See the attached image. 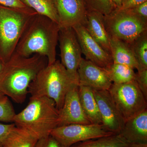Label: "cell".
<instances>
[{
	"label": "cell",
	"mask_w": 147,
	"mask_h": 147,
	"mask_svg": "<svg viewBox=\"0 0 147 147\" xmlns=\"http://www.w3.org/2000/svg\"><path fill=\"white\" fill-rule=\"evenodd\" d=\"M47 64V58L42 55L24 57L13 54L0 74V91L16 103H23L30 84Z\"/></svg>",
	"instance_id": "cell-1"
},
{
	"label": "cell",
	"mask_w": 147,
	"mask_h": 147,
	"mask_svg": "<svg viewBox=\"0 0 147 147\" xmlns=\"http://www.w3.org/2000/svg\"><path fill=\"white\" fill-rule=\"evenodd\" d=\"M59 30L57 23L36 13L27 25L13 54L24 57L39 54L47 58V65L52 64L57 60Z\"/></svg>",
	"instance_id": "cell-2"
},
{
	"label": "cell",
	"mask_w": 147,
	"mask_h": 147,
	"mask_svg": "<svg viewBox=\"0 0 147 147\" xmlns=\"http://www.w3.org/2000/svg\"><path fill=\"white\" fill-rule=\"evenodd\" d=\"M79 85V79L69 73L61 61L47 65L37 74L29 86L32 97H46L54 100L59 111L67 92Z\"/></svg>",
	"instance_id": "cell-3"
},
{
	"label": "cell",
	"mask_w": 147,
	"mask_h": 147,
	"mask_svg": "<svg viewBox=\"0 0 147 147\" xmlns=\"http://www.w3.org/2000/svg\"><path fill=\"white\" fill-rule=\"evenodd\" d=\"M59 120V111L53 99L31 96L28 105L16 114L13 122L39 139L49 136L58 126Z\"/></svg>",
	"instance_id": "cell-4"
},
{
	"label": "cell",
	"mask_w": 147,
	"mask_h": 147,
	"mask_svg": "<svg viewBox=\"0 0 147 147\" xmlns=\"http://www.w3.org/2000/svg\"><path fill=\"white\" fill-rule=\"evenodd\" d=\"M36 12L0 5V60L5 64L13 55L30 20Z\"/></svg>",
	"instance_id": "cell-5"
},
{
	"label": "cell",
	"mask_w": 147,
	"mask_h": 147,
	"mask_svg": "<svg viewBox=\"0 0 147 147\" xmlns=\"http://www.w3.org/2000/svg\"><path fill=\"white\" fill-rule=\"evenodd\" d=\"M104 24L109 36L129 44L147 31V20L129 9L116 8L110 14L104 15Z\"/></svg>",
	"instance_id": "cell-6"
},
{
	"label": "cell",
	"mask_w": 147,
	"mask_h": 147,
	"mask_svg": "<svg viewBox=\"0 0 147 147\" xmlns=\"http://www.w3.org/2000/svg\"><path fill=\"white\" fill-rule=\"evenodd\" d=\"M108 91L125 121L147 110V99L135 80L113 83Z\"/></svg>",
	"instance_id": "cell-7"
},
{
	"label": "cell",
	"mask_w": 147,
	"mask_h": 147,
	"mask_svg": "<svg viewBox=\"0 0 147 147\" xmlns=\"http://www.w3.org/2000/svg\"><path fill=\"white\" fill-rule=\"evenodd\" d=\"M114 134L107 130L102 124H73L57 127L50 135L63 147H70L79 142Z\"/></svg>",
	"instance_id": "cell-8"
},
{
	"label": "cell",
	"mask_w": 147,
	"mask_h": 147,
	"mask_svg": "<svg viewBox=\"0 0 147 147\" xmlns=\"http://www.w3.org/2000/svg\"><path fill=\"white\" fill-rule=\"evenodd\" d=\"M58 42L59 43L61 63L72 76L78 78L77 70L82 58V53L73 28L60 29Z\"/></svg>",
	"instance_id": "cell-9"
},
{
	"label": "cell",
	"mask_w": 147,
	"mask_h": 147,
	"mask_svg": "<svg viewBox=\"0 0 147 147\" xmlns=\"http://www.w3.org/2000/svg\"><path fill=\"white\" fill-rule=\"evenodd\" d=\"M97 102L101 124L108 131L120 134L124 125V119L119 112L108 90L93 89Z\"/></svg>",
	"instance_id": "cell-10"
},
{
	"label": "cell",
	"mask_w": 147,
	"mask_h": 147,
	"mask_svg": "<svg viewBox=\"0 0 147 147\" xmlns=\"http://www.w3.org/2000/svg\"><path fill=\"white\" fill-rule=\"evenodd\" d=\"M72 28L86 59L103 68L113 63L111 55L91 36L84 26L79 24Z\"/></svg>",
	"instance_id": "cell-11"
},
{
	"label": "cell",
	"mask_w": 147,
	"mask_h": 147,
	"mask_svg": "<svg viewBox=\"0 0 147 147\" xmlns=\"http://www.w3.org/2000/svg\"><path fill=\"white\" fill-rule=\"evenodd\" d=\"M59 16L60 29L84 26L87 8L85 0H53Z\"/></svg>",
	"instance_id": "cell-12"
},
{
	"label": "cell",
	"mask_w": 147,
	"mask_h": 147,
	"mask_svg": "<svg viewBox=\"0 0 147 147\" xmlns=\"http://www.w3.org/2000/svg\"><path fill=\"white\" fill-rule=\"evenodd\" d=\"M79 85L97 90H108L113 84L105 69L82 58L77 70Z\"/></svg>",
	"instance_id": "cell-13"
},
{
	"label": "cell",
	"mask_w": 147,
	"mask_h": 147,
	"mask_svg": "<svg viewBox=\"0 0 147 147\" xmlns=\"http://www.w3.org/2000/svg\"><path fill=\"white\" fill-rule=\"evenodd\" d=\"M79 86L72 87L66 95L63 105L59 111L57 127L73 124H91L85 115L80 103Z\"/></svg>",
	"instance_id": "cell-14"
},
{
	"label": "cell",
	"mask_w": 147,
	"mask_h": 147,
	"mask_svg": "<svg viewBox=\"0 0 147 147\" xmlns=\"http://www.w3.org/2000/svg\"><path fill=\"white\" fill-rule=\"evenodd\" d=\"M119 134L129 144H147V109L125 121Z\"/></svg>",
	"instance_id": "cell-15"
},
{
	"label": "cell",
	"mask_w": 147,
	"mask_h": 147,
	"mask_svg": "<svg viewBox=\"0 0 147 147\" xmlns=\"http://www.w3.org/2000/svg\"><path fill=\"white\" fill-rule=\"evenodd\" d=\"M91 36L110 55V38L104 24V15L94 10H87L86 21L84 25Z\"/></svg>",
	"instance_id": "cell-16"
},
{
	"label": "cell",
	"mask_w": 147,
	"mask_h": 147,
	"mask_svg": "<svg viewBox=\"0 0 147 147\" xmlns=\"http://www.w3.org/2000/svg\"><path fill=\"white\" fill-rule=\"evenodd\" d=\"M110 55L113 63L120 64L139 69V66L134 57L130 44L121 40L109 36Z\"/></svg>",
	"instance_id": "cell-17"
},
{
	"label": "cell",
	"mask_w": 147,
	"mask_h": 147,
	"mask_svg": "<svg viewBox=\"0 0 147 147\" xmlns=\"http://www.w3.org/2000/svg\"><path fill=\"white\" fill-rule=\"evenodd\" d=\"M79 100L83 111L91 124H101V120L97 102L92 88L79 86Z\"/></svg>",
	"instance_id": "cell-18"
},
{
	"label": "cell",
	"mask_w": 147,
	"mask_h": 147,
	"mask_svg": "<svg viewBox=\"0 0 147 147\" xmlns=\"http://www.w3.org/2000/svg\"><path fill=\"white\" fill-rule=\"evenodd\" d=\"M38 140L26 129L16 126L6 139L3 147H35Z\"/></svg>",
	"instance_id": "cell-19"
},
{
	"label": "cell",
	"mask_w": 147,
	"mask_h": 147,
	"mask_svg": "<svg viewBox=\"0 0 147 147\" xmlns=\"http://www.w3.org/2000/svg\"><path fill=\"white\" fill-rule=\"evenodd\" d=\"M129 144L118 134L79 142L70 147H127Z\"/></svg>",
	"instance_id": "cell-20"
},
{
	"label": "cell",
	"mask_w": 147,
	"mask_h": 147,
	"mask_svg": "<svg viewBox=\"0 0 147 147\" xmlns=\"http://www.w3.org/2000/svg\"><path fill=\"white\" fill-rule=\"evenodd\" d=\"M104 69L114 84H124L135 80L136 72L127 66L113 63Z\"/></svg>",
	"instance_id": "cell-21"
},
{
	"label": "cell",
	"mask_w": 147,
	"mask_h": 147,
	"mask_svg": "<svg viewBox=\"0 0 147 147\" xmlns=\"http://www.w3.org/2000/svg\"><path fill=\"white\" fill-rule=\"evenodd\" d=\"M37 14L46 16L59 24V16L53 0H21Z\"/></svg>",
	"instance_id": "cell-22"
},
{
	"label": "cell",
	"mask_w": 147,
	"mask_h": 147,
	"mask_svg": "<svg viewBox=\"0 0 147 147\" xmlns=\"http://www.w3.org/2000/svg\"><path fill=\"white\" fill-rule=\"evenodd\" d=\"M130 45L139 66L137 71L147 69V31L142 33Z\"/></svg>",
	"instance_id": "cell-23"
},
{
	"label": "cell",
	"mask_w": 147,
	"mask_h": 147,
	"mask_svg": "<svg viewBox=\"0 0 147 147\" xmlns=\"http://www.w3.org/2000/svg\"><path fill=\"white\" fill-rule=\"evenodd\" d=\"M87 10H94L107 15L116 8L111 0H85Z\"/></svg>",
	"instance_id": "cell-24"
},
{
	"label": "cell",
	"mask_w": 147,
	"mask_h": 147,
	"mask_svg": "<svg viewBox=\"0 0 147 147\" xmlns=\"http://www.w3.org/2000/svg\"><path fill=\"white\" fill-rule=\"evenodd\" d=\"M16 113L8 96L3 95L0 98V121L12 122Z\"/></svg>",
	"instance_id": "cell-25"
},
{
	"label": "cell",
	"mask_w": 147,
	"mask_h": 147,
	"mask_svg": "<svg viewBox=\"0 0 147 147\" xmlns=\"http://www.w3.org/2000/svg\"><path fill=\"white\" fill-rule=\"evenodd\" d=\"M135 81L147 99V69L137 71L136 73Z\"/></svg>",
	"instance_id": "cell-26"
},
{
	"label": "cell",
	"mask_w": 147,
	"mask_h": 147,
	"mask_svg": "<svg viewBox=\"0 0 147 147\" xmlns=\"http://www.w3.org/2000/svg\"><path fill=\"white\" fill-rule=\"evenodd\" d=\"M35 147H63L51 135L38 140Z\"/></svg>",
	"instance_id": "cell-27"
},
{
	"label": "cell",
	"mask_w": 147,
	"mask_h": 147,
	"mask_svg": "<svg viewBox=\"0 0 147 147\" xmlns=\"http://www.w3.org/2000/svg\"><path fill=\"white\" fill-rule=\"evenodd\" d=\"M16 126L14 123L10 124L0 123V147H3L6 139Z\"/></svg>",
	"instance_id": "cell-28"
},
{
	"label": "cell",
	"mask_w": 147,
	"mask_h": 147,
	"mask_svg": "<svg viewBox=\"0 0 147 147\" xmlns=\"http://www.w3.org/2000/svg\"><path fill=\"white\" fill-rule=\"evenodd\" d=\"M0 5L15 9H24L29 8L21 0H0Z\"/></svg>",
	"instance_id": "cell-29"
},
{
	"label": "cell",
	"mask_w": 147,
	"mask_h": 147,
	"mask_svg": "<svg viewBox=\"0 0 147 147\" xmlns=\"http://www.w3.org/2000/svg\"><path fill=\"white\" fill-rule=\"evenodd\" d=\"M129 9L132 13L147 20V1Z\"/></svg>",
	"instance_id": "cell-30"
},
{
	"label": "cell",
	"mask_w": 147,
	"mask_h": 147,
	"mask_svg": "<svg viewBox=\"0 0 147 147\" xmlns=\"http://www.w3.org/2000/svg\"><path fill=\"white\" fill-rule=\"evenodd\" d=\"M147 1V0H123L121 6L119 9H130Z\"/></svg>",
	"instance_id": "cell-31"
},
{
	"label": "cell",
	"mask_w": 147,
	"mask_h": 147,
	"mask_svg": "<svg viewBox=\"0 0 147 147\" xmlns=\"http://www.w3.org/2000/svg\"><path fill=\"white\" fill-rule=\"evenodd\" d=\"M127 147H147V144H129Z\"/></svg>",
	"instance_id": "cell-32"
},
{
	"label": "cell",
	"mask_w": 147,
	"mask_h": 147,
	"mask_svg": "<svg viewBox=\"0 0 147 147\" xmlns=\"http://www.w3.org/2000/svg\"><path fill=\"white\" fill-rule=\"evenodd\" d=\"M111 1L115 5L116 8H120L121 6L123 0H111Z\"/></svg>",
	"instance_id": "cell-33"
},
{
	"label": "cell",
	"mask_w": 147,
	"mask_h": 147,
	"mask_svg": "<svg viewBox=\"0 0 147 147\" xmlns=\"http://www.w3.org/2000/svg\"><path fill=\"white\" fill-rule=\"evenodd\" d=\"M4 65V63H3L0 60V74H1L2 70L3 67Z\"/></svg>",
	"instance_id": "cell-34"
},
{
	"label": "cell",
	"mask_w": 147,
	"mask_h": 147,
	"mask_svg": "<svg viewBox=\"0 0 147 147\" xmlns=\"http://www.w3.org/2000/svg\"><path fill=\"white\" fill-rule=\"evenodd\" d=\"M3 95H4L1 92V91H0V98H1V97H2Z\"/></svg>",
	"instance_id": "cell-35"
}]
</instances>
